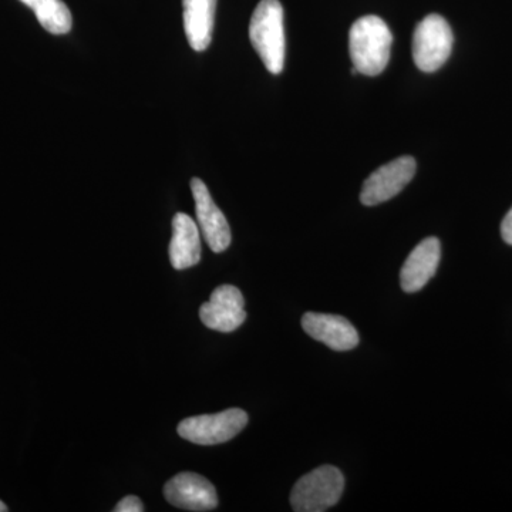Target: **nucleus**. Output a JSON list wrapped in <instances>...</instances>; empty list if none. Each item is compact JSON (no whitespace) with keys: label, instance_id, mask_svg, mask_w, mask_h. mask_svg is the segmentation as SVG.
<instances>
[{"label":"nucleus","instance_id":"1","mask_svg":"<svg viewBox=\"0 0 512 512\" xmlns=\"http://www.w3.org/2000/svg\"><path fill=\"white\" fill-rule=\"evenodd\" d=\"M393 35L379 16L357 19L349 32V52L353 73L375 77L383 73L390 60Z\"/></svg>","mask_w":512,"mask_h":512},{"label":"nucleus","instance_id":"2","mask_svg":"<svg viewBox=\"0 0 512 512\" xmlns=\"http://www.w3.org/2000/svg\"><path fill=\"white\" fill-rule=\"evenodd\" d=\"M249 39L269 73L285 66L284 8L279 0H261L249 23Z\"/></svg>","mask_w":512,"mask_h":512},{"label":"nucleus","instance_id":"3","mask_svg":"<svg viewBox=\"0 0 512 512\" xmlns=\"http://www.w3.org/2000/svg\"><path fill=\"white\" fill-rule=\"evenodd\" d=\"M345 490V477L339 468L322 466L305 474L295 484L291 505L296 512H323L339 503Z\"/></svg>","mask_w":512,"mask_h":512},{"label":"nucleus","instance_id":"4","mask_svg":"<svg viewBox=\"0 0 512 512\" xmlns=\"http://www.w3.org/2000/svg\"><path fill=\"white\" fill-rule=\"evenodd\" d=\"M453 30L443 16H426L413 35V59L421 72H437L453 52Z\"/></svg>","mask_w":512,"mask_h":512},{"label":"nucleus","instance_id":"5","mask_svg":"<svg viewBox=\"0 0 512 512\" xmlns=\"http://www.w3.org/2000/svg\"><path fill=\"white\" fill-rule=\"evenodd\" d=\"M248 414L241 409H228L217 414L188 417L178 424V434L198 446H217L234 439L247 427Z\"/></svg>","mask_w":512,"mask_h":512},{"label":"nucleus","instance_id":"6","mask_svg":"<svg viewBox=\"0 0 512 512\" xmlns=\"http://www.w3.org/2000/svg\"><path fill=\"white\" fill-rule=\"evenodd\" d=\"M416 170V160L410 156L396 158L382 165L363 184L360 201L366 207H375L392 200L413 180Z\"/></svg>","mask_w":512,"mask_h":512},{"label":"nucleus","instance_id":"7","mask_svg":"<svg viewBox=\"0 0 512 512\" xmlns=\"http://www.w3.org/2000/svg\"><path fill=\"white\" fill-rule=\"evenodd\" d=\"M200 318L208 329L221 333L234 332L247 319L244 295L235 286H218L211 293L210 301L201 306Z\"/></svg>","mask_w":512,"mask_h":512},{"label":"nucleus","instance_id":"8","mask_svg":"<svg viewBox=\"0 0 512 512\" xmlns=\"http://www.w3.org/2000/svg\"><path fill=\"white\" fill-rule=\"evenodd\" d=\"M191 191L195 201L197 224L205 242L211 251L221 254L231 245V228L227 218L212 200L207 185L200 178H192Z\"/></svg>","mask_w":512,"mask_h":512},{"label":"nucleus","instance_id":"9","mask_svg":"<svg viewBox=\"0 0 512 512\" xmlns=\"http://www.w3.org/2000/svg\"><path fill=\"white\" fill-rule=\"evenodd\" d=\"M165 500L187 511H211L218 505L217 490L210 480L197 473L177 474L164 485Z\"/></svg>","mask_w":512,"mask_h":512},{"label":"nucleus","instance_id":"10","mask_svg":"<svg viewBox=\"0 0 512 512\" xmlns=\"http://www.w3.org/2000/svg\"><path fill=\"white\" fill-rule=\"evenodd\" d=\"M302 328L312 339L336 352H346L359 345V333L343 316L308 312L303 315Z\"/></svg>","mask_w":512,"mask_h":512},{"label":"nucleus","instance_id":"11","mask_svg":"<svg viewBox=\"0 0 512 512\" xmlns=\"http://www.w3.org/2000/svg\"><path fill=\"white\" fill-rule=\"evenodd\" d=\"M441 259V244L439 239L430 237L421 241L412 254L407 256L402 272L400 285L407 293L419 292L431 278L436 275Z\"/></svg>","mask_w":512,"mask_h":512},{"label":"nucleus","instance_id":"12","mask_svg":"<svg viewBox=\"0 0 512 512\" xmlns=\"http://www.w3.org/2000/svg\"><path fill=\"white\" fill-rule=\"evenodd\" d=\"M170 261L174 269L192 268L201 261V231L190 215L178 212L173 218V238L170 242Z\"/></svg>","mask_w":512,"mask_h":512},{"label":"nucleus","instance_id":"13","mask_svg":"<svg viewBox=\"0 0 512 512\" xmlns=\"http://www.w3.org/2000/svg\"><path fill=\"white\" fill-rule=\"evenodd\" d=\"M183 8L188 43L195 52H204L211 45L217 0H183Z\"/></svg>","mask_w":512,"mask_h":512},{"label":"nucleus","instance_id":"14","mask_svg":"<svg viewBox=\"0 0 512 512\" xmlns=\"http://www.w3.org/2000/svg\"><path fill=\"white\" fill-rule=\"evenodd\" d=\"M35 13L42 28L52 35H66L72 29V13L62 0H43Z\"/></svg>","mask_w":512,"mask_h":512},{"label":"nucleus","instance_id":"15","mask_svg":"<svg viewBox=\"0 0 512 512\" xmlns=\"http://www.w3.org/2000/svg\"><path fill=\"white\" fill-rule=\"evenodd\" d=\"M116 512H141L144 511V505L141 503L140 498L136 495H128L120 501L114 508Z\"/></svg>","mask_w":512,"mask_h":512},{"label":"nucleus","instance_id":"16","mask_svg":"<svg viewBox=\"0 0 512 512\" xmlns=\"http://www.w3.org/2000/svg\"><path fill=\"white\" fill-rule=\"evenodd\" d=\"M501 237L508 245H512V208L505 215L503 224H501Z\"/></svg>","mask_w":512,"mask_h":512},{"label":"nucleus","instance_id":"17","mask_svg":"<svg viewBox=\"0 0 512 512\" xmlns=\"http://www.w3.org/2000/svg\"><path fill=\"white\" fill-rule=\"evenodd\" d=\"M20 2L25 3V5L29 6L30 9L35 10L43 0H20Z\"/></svg>","mask_w":512,"mask_h":512},{"label":"nucleus","instance_id":"18","mask_svg":"<svg viewBox=\"0 0 512 512\" xmlns=\"http://www.w3.org/2000/svg\"><path fill=\"white\" fill-rule=\"evenodd\" d=\"M9 511V508L6 507V504L3 503V501H0V512H6Z\"/></svg>","mask_w":512,"mask_h":512}]
</instances>
